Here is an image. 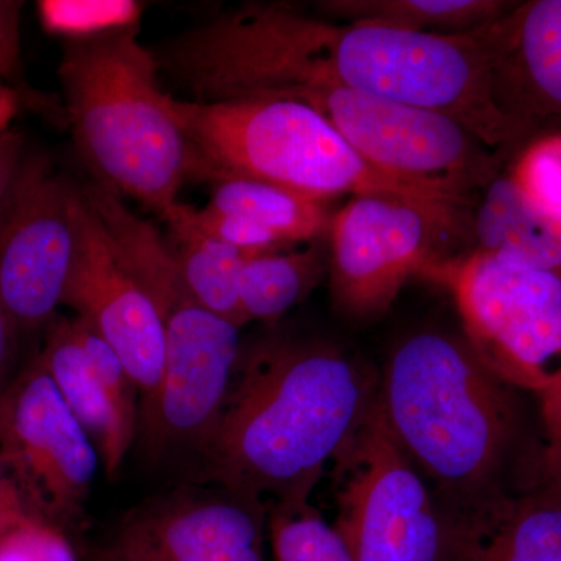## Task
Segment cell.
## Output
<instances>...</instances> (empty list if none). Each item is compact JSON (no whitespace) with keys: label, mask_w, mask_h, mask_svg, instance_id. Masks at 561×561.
<instances>
[{"label":"cell","mask_w":561,"mask_h":561,"mask_svg":"<svg viewBox=\"0 0 561 561\" xmlns=\"http://www.w3.org/2000/svg\"><path fill=\"white\" fill-rule=\"evenodd\" d=\"M121 264L157 306L165 359L153 404L139 416L144 445H198L213 430L241 351V330L195 300L161 232L101 183L83 186Z\"/></svg>","instance_id":"5"},{"label":"cell","mask_w":561,"mask_h":561,"mask_svg":"<svg viewBox=\"0 0 561 561\" xmlns=\"http://www.w3.org/2000/svg\"><path fill=\"white\" fill-rule=\"evenodd\" d=\"M158 73L139 27L65 41L58 68L81 160L102 186L162 220L191 180L192 154Z\"/></svg>","instance_id":"4"},{"label":"cell","mask_w":561,"mask_h":561,"mask_svg":"<svg viewBox=\"0 0 561 561\" xmlns=\"http://www.w3.org/2000/svg\"><path fill=\"white\" fill-rule=\"evenodd\" d=\"M99 460L90 435L36 356L0 398V461L33 512L60 527L80 515Z\"/></svg>","instance_id":"11"},{"label":"cell","mask_w":561,"mask_h":561,"mask_svg":"<svg viewBox=\"0 0 561 561\" xmlns=\"http://www.w3.org/2000/svg\"><path fill=\"white\" fill-rule=\"evenodd\" d=\"M423 275L453 291L465 339L502 381L540 393L560 378V268L474 250Z\"/></svg>","instance_id":"7"},{"label":"cell","mask_w":561,"mask_h":561,"mask_svg":"<svg viewBox=\"0 0 561 561\" xmlns=\"http://www.w3.org/2000/svg\"><path fill=\"white\" fill-rule=\"evenodd\" d=\"M20 110V94L0 81V131L10 128L11 121Z\"/></svg>","instance_id":"32"},{"label":"cell","mask_w":561,"mask_h":561,"mask_svg":"<svg viewBox=\"0 0 561 561\" xmlns=\"http://www.w3.org/2000/svg\"><path fill=\"white\" fill-rule=\"evenodd\" d=\"M173 111L190 140L191 179L251 180L328 201L389 195L467 206L368 164L317 111L283 99L180 101Z\"/></svg>","instance_id":"6"},{"label":"cell","mask_w":561,"mask_h":561,"mask_svg":"<svg viewBox=\"0 0 561 561\" xmlns=\"http://www.w3.org/2000/svg\"><path fill=\"white\" fill-rule=\"evenodd\" d=\"M478 32L502 113L526 138L561 124V0L515 2Z\"/></svg>","instance_id":"15"},{"label":"cell","mask_w":561,"mask_h":561,"mask_svg":"<svg viewBox=\"0 0 561 561\" xmlns=\"http://www.w3.org/2000/svg\"><path fill=\"white\" fill-rule=\"evenodd\" d=\"M0 561H79L60 527L35 518L0 537Z\"/></svg>","instance_id":"26"},{"label":"cell","mask_w":561,"mask_h":561,"mask_svg":"<svg viewBox=\"0 0 561 561\" xmlns=\"http://www.w3.org/2000/svg\"><path fill=\"white\" fill-rule=\"evenodd\" d=\"M540 398L548 486L561 496V376L548 389L540 391Z\"/></svg>","instance_id":"27"},{"label":"cell","mask_w":561,"mask_h":561,"mask_svg":"<svg viewBox=\"0 0 561 561\" xmlns=\"http://www.w3.org/2000/svg\"><path fill=\"white\" fill-rule=\"evenodd\" d=\"M465 206L389 195H356L332 219L331 295L335 308L370 319L390 308L405 280L445 261L446 236L467 228Z\"/></svg>","instance_id":"10"},{"label":"cell","mask_w":561,"mask_h":561,"mask_svg":"<svg viewBox=\"0 0 561 561\" xmlns=\"http://www.w3.org/2000/svg\"><path fill=\"white\" fill-rule=\"evenodd\" d=\"M330 267L319 247L295 253L245 257L239 275V300L247 323H275L305 300Z\"/></svg>","instance_id":"22"},{"label":"cell","mask_w":561,"mask_h":561,"mask_svg":"<svg viewBox=\"0 0 561 561\" xmlns=\"http://www.w3.org/2000/svg\"><path fill=\"white\" fill-rule=\"evenodd\" d=\"M35 518L39 516L33 512L20 485L0 461V537Z\"/></svg>","instance_id":"29"},{"label":"cell","mask_w":561,"mask_h":561,"mask_svg":"<svg viewBox=\"0 0 561 561\" xmlns=\"http://www.w3.org/2000/svg\"><path fill=\"white\" fill-rule=\"evenodd\" d=\"M471 230L474 250L561 271V213L530 201L511 173L497 175L483 190Z\"/></svg>","instance_id":"19"},{"label":"cell","mask_w":561,"mask_h":561,"mask_svg":"<svg viewBox=\"0 0 561 561\" xmlns=\"http://www.w3.org/2000/svg\"><path fill=\"white\" fill-rule=\"evenodd\" d=\"M265 505L221 489L140 505L117 527L103 561H267Z\"/></svg>","instance_id":"14"},{"label":"cell","mask_w":561,"mask_h":561,"mask_svg":"<svg viewBox=\"0 0 561 561\" xmlns=\"http://www.w3.org/2000/svg\"><path fill=\"white\" fill-rule=\"evenodd\" d=\"M98 561H103V560H98Z\"/></svg>","instance_id":"33"},{"label":"cell","mask_w":561,"mask_h":561,"mask_svg":"<svg viewBox=\"0 0 561 561\" xmlns=\"http://www.w3.org/2000/svg\"><path fill=\"white\" fill-rule=\"evenodd\" d=\"M378 389V376L331 343H242L219 416L197 448L206 476L260 504H309Z\"/></svg>","instance_id":"2"},{"label":"cell","mask_w":561,"mask_h":561,"mask_svg":"<svg viewBox=\"0 0 561 561\" xmlns=\"http://www.w3.org/2000/svg\"><path fill=\"white\" fill-rule=\"evenodd\" d=\"M268 99L308 105L373 168L465 205L500 175L497 154L437 111L346 88H291Z\"/></svg>","instance_id":"8"},{"label":"cell","mask_w":561,"mask_h":561,"mask_svg":"<svg viewBox=\"0 0 561 561\" xmlns=\"http://www.w3.org/2000/svg\"><path fill=\"white\" fill-rule=\"evenodd\" d=\"M151 50L160 72L195 102L346 88L446 114L490 149L526 139L497 106L478 28L453 35L398 31L311 16L290 3L250 2Z\"/></svg>","instance_id":"1"},{"label":"cell","mask_w":561,"mask_h":561,"mask_svg":"<svg viewBox=\"0 0 561 561\" xmlns=\"http://www.w3.org/2000/svg\"><path fill=\"white\" fill-rule=\"evenodd\" d=\"M38 11L44 31L77 41L139 27L144 5L135 0H41Z\"/></svg>","instance_id":"24"},{"label":"cell","mask_w":561,"mask_h":561,"mask_svg":"<svg viewBox=\"0 0 561 561\" xmlns=\"http://www.w3.org/2000/svg\"><path fill=\"white\" fill-rule=\"evenodd\" d=\"M20 331L16 320L0 298V398L9 390L16 378L18 350H20Z\"/></svg>","instance_id":"31"},{"label":"cell","mask_w":561,"mask_h":561,"mask_svg":"<svg viewBox=\"0 0 561 561\" xmlns=\"http://www.w3.org/2000/svg\"><path fill=\"white\" fill-rule=\"evenodd\" d=\"M319 9L330 20L398 31L467 33L496 21L515 5L501 0H328Z\"/></svg>","instance_id":"21"},{"label":"cell","mask_w":561,"mask_h":561,"mask_svg":"<svg viewBox=\"0 0 561 561\" xmlns=\"http://www.w3.org/2000/svg\"><path fill=\"white\" fill-rule=\"evenodd\" d=\"M24 160V140L21 133L11 128L0 131V219L9 205Z\"/></svg>","instance_id":"30"},{"label":"cell","mask_w":561,"mask_h":561,"mask_svg":"<svg viewBox=\"0 0 561 561\" xmlns=\"http://www.w3.org/2000/svg\"><path fill=\"white\" fill-rule=\"evenodd\" d=\"M511 176L530 201L561 213V131L548 133L527 146Z\"/></svg>","instance_id":"25"},{"label":"cell","mask_w":561,"mask_h":561,"mask_svg":"<svg viewBox=\"0 0 561 561\" xmlns=\"http://www.w3.org/2000/svg\"><path fill=\"white\" fill-rule=\"evenodd\" d=\"M508 387L467 339L448 332H416L391 351L379 409L442 512L507 493L504 476L518 437Z\"/></svg>","instance_id":"3"},{"label":"cell","mask_w":561,"mask_h":561,"mask_svg":"<svg viewBox=\"0 0 561 561\" xmlns=\"http://www.w3.org/2000/svg\"><path fill=\"white\" fill-rule=\"evenodd\" d=\"M162 221L169 230L165 241L195 300L242 330L247 321L239 300V275L249 256L202 230L192 219V206L176 203Z\"/></svg>","instance_id":"20"},{"label":"cell","mask_w":561,"mask_h":561,"mask_svg":"<svg viewBox=\"0 0 561 561\" xmlns=\"http://www.w3.org/2000/svg\"><path fill=\"white\" fill-rule=\"evenodd\" d=\"M81 186L46 157H27L0 219V298L21 330L61 306L79 243Z\"/></svg>","instance_id":"12"},{"label":"cell","mask_w":561,"mask_h":561,"mask_svg":"<svg viewBox=\"0 0 561 561\" xmlns=\"http://www.w3.org/2000/svg\"><path fill=\"white\" fill-rule=\"evenodd\" d=\"M267 527L273 561H354L339 531L311 504L273 507Z\"/></svg>","instance_id":"23"},{"label":"cell","mask_w":561,"mask_h":561,"mask_svg":"<svg viewBox=\"0 0 561 561\" xmlns=\"http://www.w3.org/2000/svg\"><path fill=\"white\" fill-rule=\"evenodd\" d=\"M335 522L354 561H448V526L430 483L379 409L331 467Z\"/></svg>","instance_id":"9"},{"label":"cell","mask_w":561,"mask_h":561,"mask_svg":"<svg viewBox=\"0 0 561 561\" xmlns=\"http://www.w3.org/2000/svg\"><path fill=\"white\" fill-rule=\"evenodd\" d=\"M38 356L62 400L94 443L106 476L113 478L138 431L122 419L92 367L79 317L51 320L46 345Z\"/></svg>","instance_id":"18"},{"label":"cell","mask_w":561,"mask_h":561,"mask_svg":"<svg viewBox=\"0 0 561 561\" xmlns=\"http://www.w3.org/2000/svg\"><path fill=\"white\" fill-rule=\"evenodd\" d=\"M22 2L0 0V79L13 80L21 73Z\"/></svg>","instance_id":"28"},{"label":"cell","mask_w":561,"mask_h":561,"mask_svg":"<svg viewBox=\"0 0 561 561\" xmlns=\"http://www.w3.org/2000/svg\"><path fill=\"white\" fill-rule=\"evenodd\" d=\"M61 305L116 351L139 391V416L149 411L164 373V327L154 302L114 254L83 190L79 243Z\"/></svg>","instance_id":"13"},{"label":"cell","mask_w":561,"mask_h":561,"mask_svg":"<svg viewBox=\"0 0 561 561\" xmlns=\"http://www.w3.org/2000/svg\"><path fill=\"white\" fill-rule=\"evenodd\" d=\"M443 515L448 561H561V496L549 486Z\"/></svg>","instance_id":"17"},{"label":"cell","mask_w":561,"mask_h":561,"mask_svg":"<svg viewBox=\"0 0 561 561\" xmlns=\"http://www.w3.org/2000/svg\"><path fill=\"white\" fill-rule=\"evenodd\" d=\"M205 208L192 219L247 256L312 241L328 227L327 201L251 180H217Z\"/></svg>","instance_id":"16"}]
</instances>
